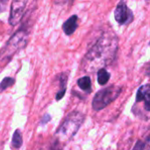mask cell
<instances>
[{
  "label": "cell",
  "instance_id": "5bb4252c",
  "mask_svg": "<svg viewBox=\"0 0 150 150\" xmlns=\"http://www.w3.org/2000/svg\"><path fill=\"white\" fill-rule=\"evenodd\" d=\"M144 149H145V142H143L142 141H138L133 150H144Z\"/></svg>",
  "mask_w": 150,
  "mask_h": 150
},
{
  "label": "cell",
  "instance_id": "5b68a950",
  "mask_svg": "<svg viewBox=\"0 0 150 150\" xmlns=\"http://www.w3.org/2000/svg\"><path fill=\"white\" fill-rule=\"evenodd\" d=\"M26 1H13L11 5V11L9 17V23L11 25H18L25 15L26 7Z\"/></svg>",
  "mask_w": 150,
  "mask_h": 150
},
{
  "label": "cell",
  "instance_id": "30bf717a",
  "mask_svg": "<svg viewBox=\"0 0 150 150\" xmlns=\"http://www.w3.org/2000/svg\"><path fill=\"white\" fill-rule=\"evenodd\" d=\"M67 80H68V77L67 76H65L64 74L62 75V76L60 77V84H61V89L59 90V91L56 93L55 95V99L57 101L61 100L65 93H66V90H67Z\"/></svg>",
  "mask_w": 150,
  "mask_h": 150
},
{
  "label": "cell",
  "instance_id": "8fae6325",
  "mask_svg": "<svg viewBox=\"0 0 150 150\" xmlns=\"http://www.w3.org/2000/svg\"><path fill=\"white\" fill-rule=\"evenodd\" d=\"M110 73L107 72L105 69H101L98 71V82L100 85H105L110 80Z\"/></svg>",
  "mask_w": 150,
  "mask_h": 150
},
{
  "label": "cell",
  "instance_id": "3957f363",
  "mask_svg": "<svg viewBox=\"0 0 150 150\" xmlns=\"http://www.w3.org/2000/svg\"><path fill=\"white\" fill-rule=\"evenodd\" d=\"M28 32L26 28L18 29L0 50V63H7L11 57L27 44Z\"/></svg>",
  "mask_w": 150,
  "mask_h": 150
},
{
  "label": "cell",
  "instance_id": "ba28073f",
  "mask_svg": "<svg viewBox=\"0 0 150 150\" xmlns=\"http://www.w3.org/2000/svg\"><path fill=\"white\" fill-rule=\"evenodd\" d=\"M77 19H78V17L76 15H73L63 23L62 29L66 35H71L72 33H75V31L76 30L78 26Z\"/></svg>",
  "mask_w": 150,
  "mask_h": 150
},
{
  "label": "cell",
  "instance_id": "4fadbf2b",
  "mask_svg": "<svg viewBox=\"0 0 150 150\" xmlns=\"http://www.w3.org/2000/svg\"><path fill=\"white\" fill-rule=\"evenodd\" d=\"M14 83H15V80L12 77H5L0 83V92L4 91V90H6L9 87L12 86Z\"/></svg>",
  "mask_w": 150,
  "mask_h": 150
},
{
  "label": "cell",
  "instance_id": "9a60e30c",
  "mask_svg": "<svg viewBox=\"0 0 150 150\" xmlns=\"http://www.w3.org/2000/svg\"><path fill=\"white\" fill-rule=\"evenodd\" d=\"M144 150H150V136L147 139V142H145V149Z\"/></svg>",
  "mask_w": 150,
  "mask_h": 150
},
{
  "label": "cell",
  "instance_id": "7a4b0ae2",
  "mask_svg": "<svg viewBox=\"0 0 150 150\" xmlns=\"http://www.w3.org/2000/svg\"><path fill=\"white\" fill-rule=\"evenodd\" d=\"M84 119L85 116L80 112L75 111L70 112L55 133L56 144L70 141L78 132Z\"/></svg>",
  "mask_w": 150,
  "mask_h": 150
},
{
  "label": "cell",
  "instance_id": "8992f818",
  "mask_svg": "<svg viewBox=\"0 0 150 150\" xmlns=\"http://www.w3.org/2000/svg\"><path fill=\"white\" fill-rule=\"evenodd\" d=\"M114 18L119 24L127 25L132 22L134 18V13L125 2L120 1L114 11Z\"/></svg>",
  "mask_w": 150,
  "mask_h": 150
},
{
  "label": "cell",
  "instance_id": "7c38bea8",
  "mask_svg": "<svg viewBox=\"0 0 150 150\" xmlns=\"http://www.w3.org/2000/svg\"><path fill=\"white\" fill-rule=\"evenodd\" d=\"M23 144L22 134L19 130H16L12 136V147L14 149H19Z\"/></svg>",
  "mask_w": 150,
  "mask_h": 150
},
{
  "label": "cell",
  "instance_id": "277c9868",
  "mask_svg": "<svg viewBox=\"0 0 150 150\" xmlns=\"http://www.w3.org/2000/svg\"><path fill=\"white\" fill-rule=\"evenodd\" d=\"M121 87L117 85H111L98 91L92 100V108L94 111H101L112 103L121 93Z\"/></svg>",
  "mask_w": 150,
  "mask_h": 150
},
{
  "label": "cell",
  "instance_id": "52a82bcc",
  "mask_svg": "<svg viewBox=\"0 0 150 150\" xmlns=\"http://www.w3.org/2000/svg\"><path fill=\"white\" fill-rule=\"evenodd\" d=\"M144 102V108L150 112V84H145L139 88L136 94V102Z\"/></svg>",
  "mask_w": 150,
  "mask_h": 150
},
{
  "label": "cell",
  "instance_id": "6da1fadb",
  "mask_svg": "<svg viewBox=\"0 0 150 150\" xmlns=\"http://www.w3.org/2000/svg\"><path fill=\"white\" fill-rule=\"evenodd\" d=\"M118 50V38L112 32L104 33L85 54L82 68L84 72H93L112 63Z\"/></svg>",
  "mask_w": 150,
  "mask_h": 150
},
{
  "label": "cell",
  "instance_id": "9c48e42d",
  "mask_svg": "<svg viewBox=\"0 0 150 150\" xmlns=\"http://www.w3.org/2000/svg\"><path fill=\"white\" fill-rule=\"evenodd\" d=\"M77 84L81 90L85 92L91 93V80L89 76H83L77 80Z\"/></svg>",
  "mask_w": 150,
  "mask_h": 150
}]
</instances>
